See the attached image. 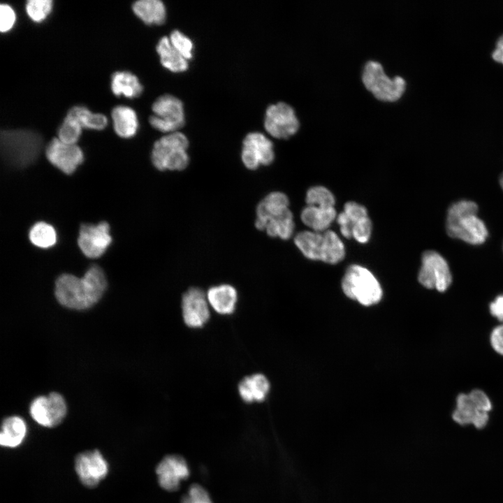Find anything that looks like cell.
Wrapping results in <instances>:
<instances>
[{
	"label": "cell",
	"instance_id": "obj_1",
	"mask_svg": "<svg viewBox=\"0 0 503 503\" xmlns=\"http://www.w3.org/2000/svg\"><path fill=\"white\" fill-rule=\"evenodd\" d=\"M106 287L107 280L103 269L93 265L80 278L66 273L59 276L55 282L54 293L63 306L85 309L101 299Z\"/></svg>",
	"mask_w": 503,
	"mask_h": 503
},
{
	"label": "cell",
	"instance_id": "obj_2",
	"mask_svg": "<svg viewBox=\"0 0 503 503\" xmlns=\"http://www.w3.org/2000/svg\"><path fill=\"white\" fill-rule=\"evenodd\" d=\"M43 147L41 136L31 130L11 129L1 132V152L8 166L22 169L34 163Z\"/></svg>",
	"mask_w": 503,
	"mask_h": 503
},
{
	"label": "cell",
	"instance_id": "obj_3",
	"mask_svg": "<svg viewBox=\"0 0 503 503\" xmlns=\"http://www.w3.org/2000/svg\"><path fill=\"white\" fill-rule=\"evenodd\" d=\"M477 205L471 201H460L448 210L446 232L453 238L469 244L480 245L485 242L488 231L484 223L476 217Z\"/></svg>",
	"mask_w": 503,
	"mask_h": 503
},
{
	"label": "cell",
	"instance_id": "obj_4",
	"mask_svg": "<svg viewBox=\"0 0 503 503\" xmlns=\"http://www.w3.org/2000/svg\"><path fill=\"white\" fill-rule=\"evenodd\" d=\"M294 242L302 254L312 261L337 264L344 259L346 254L343 242L331 230L301 231L296 235Z\"/></svg>",
	"mask_w": 503,
	"mask_h": 503
},
{
	"label": "cell",
	"instance_id": "obj_5",
	"mask_svg": "<svg viewBox=\"0 0 503 503\" xmlns=\"http://www.w3.org/2000/svg\"><path fill=\"white\" fill-rule=\"evenodd\" d=\"M342 289L348 298L364 306L378 303L383 295L381 285L374 275L358 264L351 265L346 270L342 279Z\"/></svg>",
	"mask_w": 503,
	"mask_h": 503
},
{
	"label": "cell",
	"instance_id": "obj_6",
	"mask_svg": "<svg viewBox=\"0 0 503 503\" xmlns=\"http://www.w3.org/2000/svg\"><path fill=\"white\" fill-rule=\"evenodd\" d=\"M189 140L179 131L165 135L156 140L151 153L154 166L161 170H182L189 162L187 150Z\"/></svg>",
	"mask_w": 503,
	"mask_h": 503
},
{
	"label": "cell",
	"instance_id": "obj_7",
	"mask_svg": "<svg viewBox=\"0 0 503 503\" xmlns=\"http://www.w3.org/2000/svg\"><path fill=\"white\" fill-rule=\"evenodd\" d=\"M361 78L365 87L381 101H397L406 89V81L402 77L388 76L381 64L377 61L365 63Z\"/></svg>",
	"mask_w": 503,
	"mask_h": 503
},
{
	"label": "cell",
	"instance_id": "obj_8",
	"mask_svg": "<svg viewBox=\"0 0 503 503\" xmlns=\"http://www.w3.org/2000/svg\"><path fill=\"white\" fill-rule=\"evenodd\" d=\"M491 409L492 404L487 395L475 389L469 394L458 395L452 417L459 425H473L477 429H481L487 425Z\"/></svg>",
	"mask_w": 503,
	"mask_h": 503
},
{
	"label": "cell",
	"instance_id": "obj_9",
	"mask_svg": "<svg viewBox=\"0 0 503 503\" xmlns=\"http://www.w3.org/2000/svg\"><path fill=\"white\" fill-rule=\"evenodd\" d=\"M336 221L340 231L347 239L353 238L361 244L367 243L371 237L372 221L365 206L355 201H348Z\"/></svg>",
	"mask_w": 503,
	"mask_h": 503
},
{
	"label": "cell",
	"instance_id": "obj_10",
	"mask_svg": "<svg viewBox=\"0 0 503 503\" xmlns=\"http://www.w3.org/2000/svg\"><path fill=\"white\" fill-rule=\"evenodd\" d=\"M154 112L149 118L150 125L163 133H173L185 124L183 103L171 94H163L152 105Z\"/></svg>",
	"mask_w": 503,
	"mask_h": 503
},
{
	"label": "cell",
	"instance_id": "obj_11",
	"mask_svg": "<svg viewBox=\"0 0 503 503\" xmlns=\"http://www.w3.org/2000/svg\"><path fill=\"white\" fill-rule=\"evenodd\" d=\"M418 282L424 287L445 291L452 282V276L445 259L437 252L426 251L421 258Z\"/></svg>",
	"mask_w": 503,
	"mask_h": 503
},
{
	"label": "cell",
	"instance_id": "obj_12",
	"mask_svg": "<svg viewBox=\"0 0 503 503\" xmlns=\"http://www.w3.org/2000/svg\"><path fill=\"white\" fill-rule=\"evenodd\" d=\"M263 124L265 131L277 139L289 138L300 127V122L294 109L283 101L268 106Z\"/></svg>",
	"mask_w": 503,
	"mask_h": 503
},
{
	"label": "cell",
	"instance_id": "obj_13",
	"mask_svg": "<svg viewBox=\"0 0 503 503\" xmlns=\"http://www.w3.org/2000/svg\"><path fill=\"white\" fill-rule=\"evenodd\" d=\"M241 159L250 170L270 165L275 159L272 142L261 132L249 133L242 141Z\"/></svg>",
	"mask_w": 503,
	"mask_h": 503
},
{
	"label": "cell",
	"instance_id": "obj_14",
	"mask_svg": "<svg viewBox=\"0 0 503 503\" xmlns=\"http://www.w3.org/2000/svg\"><path fill=\"white\" fill-rule=\"evenodd\" d=\"M110 226L106 221L98 224L80 225L78 245L83 254L89 258L101 257L112 242Z\"/></svg>",
	"mask_w": 503,
	"mask_h": 503
},
{
	"label": "cell",
	"instance_id": "obj_15",
	"mask_svg": "<svg viewBox=\"0 0 503 503\" xmlns=\"http://www.w3.org/2000/svg\"><path fill=\"white\" fill-rule=\"evenodd\" d=\"M66 404L58 393L35 398L30 405V414L39 425L52 428L59 425L66 414Z\"/></svg>",
	"mask_w": 503,
	"mask_h": 503
},
{
	"label": "cell",
	"instance_id": "obj_16",
	"mask_svg": "<svg viewBox=\"0 0 503 503\" xmlns=\"http://www.w3.org/2000/svg\"><path fill=\"white\" fill-rule=\"evenodd\" d=\"M207 296L197 287L188 289L182 298V314L184 323L192 328L203 327L209 320L210 312Z\"/></svg>",
	"mask_w": 503,
	"mask_h": 503
},
{
	"label": "cell",
	"instance_id": "obj_17",
	"mask_svg": "<svg viewBox=\"0 0 503 503\" xmlns=\"http://www.w3.org/2000/svg\"><path fill=\"white\" fill-rule=\"evenodd\" d=\"M45 155L50 163L66 175L73 173L84 161L78 145L66 144L58 138H53L48 144Z\"/></svg>",
	"mask_w": 503,
	"mask_h": 503
},
{
	"label": "cell",
	"instance_id": "obj_18",
	"mask_svg": "<svg viewBox=\"0 0 503 503\" xmlns=\"http://www.w3.org/2000/svg\"><path fill=\"white\" fill-rule=\"evenodd\" d=\"M75 469L82 484L89 488L97 486L108 471V463L98 450L78 454L75 460Z\"/></svg>",
	"mask_w": 503,
	"mask_h": 503
},
{
	"label": "cell",
	"instance_id": "obj_19",
	"mask_svg": "<svg viewBox=\"0 0 503 503\" xmlns=\"http://www.w3.org/2000/svg\"><path fill=\"white\" fill-rule=\"evenodd\" d=\"M156 472L160 486L168 491L177 490L180 481L189 475L186 461L178 455L166 456L157 465Z\"/></svg>",
	"mask_w": 503,
	"mask_h": 503
},
{
	"label": "cell",
	"instance_id": "obj_20",
	"mask_svg": "<svg viewBox=\"0 0 503 503\" xmlns=\"http://www.w3.org/2000/svg\"><path fill=\"white\" fill-rule=\"evenodd\" d=\"M287 196L279 191L267 195L258 205L255 226L258 230H265L268 219L278 217L289 210Z\"/></svg>",
	"mask_w": 503,
	"mask_h": 503
},
{
	"label": "cell",
	"instance_id": "obj_21",
	"mask_svg": "<svg viewBox=\"0 0 503 503\" xmlns=\"http://www.w3.org/2000/svg\"><path fill=\"white\" fill-rule=\"evenodd\" d=\"M210 306L218 314L229 315L235 309L238 301L236 289L229 284H220L210 288L207 292Z\"/></svg>",
	"mask_w": 503,
	"mask_h": 503
},
{
	"label": "cell",
	"instance_id": "obj_22",
	"mask_svg": "<svg viewBox=\"0 0 503 503\" xmlns=\"http://www.w3.org/2000/svg\"><path fill=\"white\" fill-rule=\"evenodd\" d=\"M270 382L260 373L244 377L238 384V393L242 400L247 403L263 402L270 391Z\"/></svg>",
	"mask_w": 503,
	"mask_h": 503
},
{
	"label": "cell",
	"instance_id": "obj_23",
	"mask_svg": "<svg viewBox=\"0 0 503 503\" xmlns=\"http://www.w3.org/2000/svg\"><path fill=\"white\" fill-rule=\"evenodd\" d=\"M335 207L326 208L306 205L301 211L300 219L308 228L316 232L329 230L330 226L337 218Z\"/></svg>",
	"mask_w": 503,
	"mask_h": 503
},
{
	"label": "cell",
	"instance_id": "obj_24",
	"mask_svg": "<svg viewBox=\"0 0 503 503\" xmlns=\"http://www.w3.org/2000/svg\"><path fill=\"white\" fill-rule=\"evenodd\" d=\"M111 116L115 133L121 138L133 137L138 129V121L134 110L125 105H117L112 110Z\"/></svg>",
	"mask_w": 503,
	"mask_h": 503
},
{
	"label": "cell",
	"instance_id": "obj_25",
	"mask_svg": "<svg viewBox=\"0 0 503 503\" xmlns=\"http://www.w3.org/2000/svg\"><path fill=\"white\" fill-rule=\"evenodd\" d=\"M156 50L163 67L173 73H180L189 68L188 60L173 46L168 37L163 36L156 45Z\"/></svg>",
	"mask_w": 503,
	"mask_h": 503
},
{
	"label": "cell",
	"instance_id": "obj_26",
	"mask_svg": "<svg viewBox=\"0 0 503 503\" xmlns=\"http://www.w3.org/2000/svg\"><path fill=\"white\" fill-rule=\"evenodd\" d=\"M135 15L146 24L161 25L166 18V9L160 0H139L133 3Z\"/></svg>",
	"mask_w": 503,
	"mask_h": 503
},
{
	"label": "cell",
	"instance_id": "obj_27",
	"mask_svg": "<svg viewBox=\"0 0 503 503\" xmlns=\"http://www.w3.org/2000/svg\"><path fill=\"white\" fill-rule=\"evenodd\" d=\"M111 89L112 93L129 99L140 96L143 87L137 76L129 71H117L111 77Z\"/></svg>",
	"mask_w": 503,
	"mask_h": 503
},
{
	"label": "cell",
	"instance_id": "obj_28",
	"mask_svg": "<svg viewBox=\"0 0 503 503\" xmlns=\"http://www.w3.org/2000/svg\"><path fill=\"white\" fill-rule=\"evenodd\" d=\"M27 426L24 420L18 416H10L3 420L0 434V444L6 447H16L24 439Z\"/></svg>",
	"mask_w": 503,
	"mask_h": 503
},
{
	"label": "cell",
	"instance_id": "obj_29",
	"mask_svg": "<svg viewBox=\"0 0 503 503\" xmlns=\"http://www.w3.org/2000/svg\"><path fill=\"white\" fill-rule=\"evenodd\" d=\"M295 228L293 216L290 210L284 214L267 221L265 230L270 237H279L288 240L293 235Z\"/></svg>",
	"mask_w": 503,
	"mask_h": 503
},
{
	"label": "cell",
	"instance_id": "obj_30",
	"mask_svg": "<svg viewBox=\"0 0 503 503\" xmlns=\"http://www.w3.org/2000/svg\"><path fill=\"white\" fill-rule=\"evenodd\" d=\"M31 242L40 248L47 249L57 242V233L54 228L44 221L34 224L29 232Z\"/></svg>",
	"mask_w": 503,
	"mask_h": 503
},
{
	"label": "cell",
	"instance_id": "obj_31",
	"mask_svg": "<svg viewBox=\"0 0 503 503\" xmlns=\"http://www.w3.org/2000/svg\"><path fill=\"white\" fill-rule=\"evenodd\" d=\"M68 112L73 115L85 129L103 130L108 124V119L105 115L93 113L85 106H73Z\"/></svg>",
	"mask_w": 503,
	"mask_h": 503
},
{
	"label": "cell",
	"instance_id": "obj_32",
	"mask_svg": "<svg viewBox=\"0 0 503 503\" xmlns=\"http://www.w3.org/2000/svg\"><path fill=\"white\" fill-rule=\"evenodd\" d=\"M82 129L76 118L68 112L58 129V138L66 144L75 145L81 136Z\"/></svg>",
	"mask_w": 503,
	"mask_h": 503
},
{
	"label": "cell",
	"instance_id": "obj_33",
	"mask_svg": "<svg viewBox=\"0 0 503 503\" xmlns=\"http://www.w3.org/2000/svg\"><path fill=\"white\" fill-rule=\"evenodd\" d=\"M307 205L321 207H335V198L333 193L323 186H314L307 191L305 196Z\"/></svg>",
	"mask_w": 503,
	"mask_h": 503
},
{
	"label": "cell",
	"instance_id": "obj_34",
	"mask_svg": "<svg viewBox=\"0 0 503 503\" xmlns=\"http://www.w3.org/2000/svg\"><path fill=\"white\" fill-rule=\"evenodd\" d=\"M26 12L29 18L36 22L43 21L52 8V0H29L27 1Z\"/></svg>",
	"mask_w": 503,
	"mask_h": 503
},
{
	"label": "cell",
	"instance_id": "obj_35",
	"mask_svg": "<svg viewBox=\"0 0 503 503\" xmlns=\"http://www.w3.org/2000/svg\"><path fill=\"white\" fill-rule=\"evenodd\" d=\"M169 39L183 57L187 60L192 58L194 44L189 38L179 30H174L170 33Z\"/></svg>",
	"mask_w": 503,
	"mask_h": 503
},
{
	"label": "cell",
	"instance_id": "obj_36",
	"mask_svg": "<svg viewBox=\"0 0 503 503\" xmlns=\"http://www.w3.org/2000/svg\"><path fill=\"white\" fill-rule=\"evenodd\" d=\"M180 503H212L207 492L200 485L191 486Z\"/></svg>",
	"mask_w": 503,
	"mask_h": 503
},
{
	"label": "cell",
	"instance_id": "obj_37",
	"mask_svg": "<svg viewBox=\"0 0 503 503\" xmlns=\"http://www.w3.org/2000/svg\"><path fill=\"white\" fill-rule=\"evenodd\" d=\"M15 13L13 9L8 4H1L0 30L2 33L7 32L12 29L15 22Z\"/></svg>",
	"mask_w": 503,
	"mask_h": 503
},
{
	"label": "cell",
	"instance_id": "obj_38",
	"mask_svg": "<svg viewBox=\"0 0 503 503\" xmlns=\"http://www.w3.org/2000/svg\"><path fill=\"white\" fill-rule=\"evenodd\" d=\"M490 341L493 349L497 353L503 356V324L493 330Z\"/></svg>",
	"mask_w": 503,
	"mask_h": 503
},
{
	"label": "cell",
	"instance_id": "obj_39",
	"mask_svg": "<svg viewBox=\"0 0 503 503\" xmlns=\"http://www.w3.org/2000/svg\"><path fill=\"white\" fill-rule=\"evenodd\" d=\"M492 316L500 321H503V294L498 296L489 306Z\"/></svg>",
	"mask_w": 503,
	"mask_h": 503
},
{
	"label": "cell",
	"instance_id": "obj_40",
	"mask_svg": "<svg viewBox=\"0 0 503 503\" xmlns=\"http://www.w3.org/2000/svg\"><path fill=\"white\" fill-rule=\"evenodd\" d=\"M493 59L503 65V34L497 39L492 53Z\"/></svg>",
	"mask_w": 503,
	"mask_h": 503
},
{
	"label": "cell",
	"instance_id": "obj_41",
	"mask_svg": "<svg viewBox=\"0 0 503 503\" xmlns=\"http://www.w3.org/2000/svg\"><path fill=\"white\" fill-rule=\"evenodd\" d=\"M500 186H501V187H502V190H503V173H502V175H500Z\"/></svg>",
	"mask_w": 503,
	"mask_h": 503
}]
</instances>
